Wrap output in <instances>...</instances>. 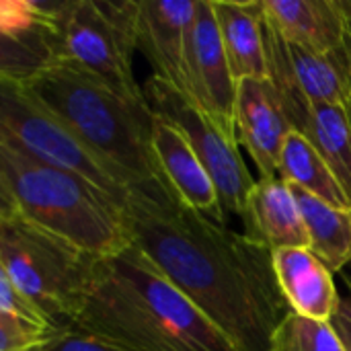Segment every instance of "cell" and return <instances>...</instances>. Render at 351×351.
Instances as JSON below:
<instances>
[{
  "mask_svg": "<svg viewBox=\"0 0 351 351\" xmlns=\"http://www.w3.org/2000/svg\"><path fill=\"white\" fill-rule=\"evenodd\" d=\"M128 218L134 243L237 350H271V337L290 313L271 251L179 202L160 204L144 193L130 204Z\"/></svg>",
  "mask_w": 351,
  "mask_h": 351,
  "instance_id": "1",
  "label": "cell"
},
{
  "mask_svg": "<svg viewBox=\"0 0 351 351\" xmlns=\"http://www.w3.org/2000/svg\"><path fill=\"white\" fill-rule=\"evenodd\" d=\"M72 327L125 351H239L136 243L95 261Z\"/></svg>",
  "mask_w": 351,
  "mask_h": 351,
  "instance_id": "2",
  "label": "cell"
},
{
  "mask_svg": "<svg viewBox=\"0 0 351 351\" xmlns=\"http://www.w3.org/2000/svg\"><path fill=\"white\" fill-rule=\"evenodd\" d=\"M23 88L130 177L144 195L160 204L177 202L154 156V111L148 101L121 97L68 66H56Z\"/></svg>",
  "mask_w": 351,
  "mask_h": 351,
  "instance_id": "3",
  "label": "cell"
},
{
  "mask_svg": "<svg viewBox=\"0 0 351 351\" xmlns=\"http://www.w3.org/2000/svg\"><path fill=\"white\" fill-rule=\"evenodd\" d=\"M0 210L101 259L134 245L128 212L88 181L0 142Z\"/></svg>",
  "mask_w": 351,
  "mask_h": 351,
  "instance_id": "4",
  "label": "cell"
},
{
  "mask_svg": "<svg viewBox=\"0 0 351 351\" xmlns=\"http://www.w3.org/2000/svg\"><path fill=\"white\" fill-rule=\"evenodd\" d=\"M97 257L0 210V274L29 296L56 329L72 327Z\"/></svg>",
  "mask_w": 351,
  "mask_h": 351,
  "instance_id": "5",
  "label": "cell"
},
{
  "mask_svg": "<svg viewBox=\"0 0 351 351\" xmlns=\"http://www.w3.org/2000/svg\"><path fill=\"white\" fill-rule=\"evenodd\" d=\"M140 2L60 0V66H68L132 101H146L132 58L138 49Z\"/></svg>",
  "mask_w": 351,
  "mask_h": 351,
  "instance_id": "6",
  "label": "cell"
},
{
  "mask_svg": "<svg viewBox=\"0 0 351 351\" xmlns=\"http://www.w3.org/2000/svg\"><path fill=\"white\" fill-rule=\"evenodd\" d=\"M0 142L23 154L76 175L109 197L125 212L142 193L136 183L97 154L72 128L35 101L23 86L0 82Z\"/></svg>",
  "mask_w": 351,
  "mask_h": 351,
  "instance_id": "7",
  "label": "cell"
},
{
  "mask_svg": "<svg viewBox=\"0 0 351 351\" xmlns=\"http://www.w3.org/2000/svg\"><path fill=\"white\" fill-rule=\"evenodd\" d=\"M144 95L154 115L173 123L189 140L193 152L216 185L224 218H243L255 181L241 156L237 136L222 130L189 97L156 76L146 80Z\"/></svg>",
  "mask_w": 351,
  "mask_h": 351,
  "instance_id": "8",
  "label": "cell"
},
{
  "mask_svg": "<svg viewBox=\"0 0 351 351\" xmlns=\"http://www.w3.org/2000/svg\"><path fill=\"white\" fill-rule=\"evenodd\" d=\"M58 2H0V82L25 86L60 66Z\"/></svg>",
  "mask_w": 351,
  "mask_h": 351,
  "instance_id": "9",
  "label": "cell"
},
{
  "mask_svg": "<svg viewBox=\"0 0 351 351\" xmlns=\"http://www.w3.org/2000/svg\"><path fill=\"white\" fill-rule=\"evenodd\" d=\"M237 86L210 0H197L185 56V97L222 130L234 134Z\"/></svg>",
  "mask_w": 351,
  "mask_h": 351,
  "instance_id": "10",
  "label": "cell"
},
{
  "mask_svg": "<svg viewBox=\"0 0 351 351\" xmlns=\"http://www.w3.org/2000/svg\"><path fill=\"white\" fill-rule=\"evenodd\" d=\"M269 80L286 99H304L315 105L346 103L341 49L323 56L284 39L265 16Z\"/></svg>",
  "mask_w": 351,
  "mask_h": 351,
  "instance_id": "11",
  "label": "cell"
},
{
  "mask_svg": "<svg viewBox=\"0 0 351 351\" xmlns=\"http://www.w3.org/2000/svg\"><path fill=\"white\" fill-rule=\"evenodd\" d=\"M292 123L284 99L269 78H245L237 86L234 134L259 171V179L278 177L280 158Z\"/></svg>",
  "mask_w": 351,
  "mask_h": 351,
  "instance_id": "12",
  "label": "cell"
},
{
  "mask_svg": "<svg viewBox=\"0 0 351 351\" xmlns=\"http://www.w3.org/2000/svg\"><path fill=\"white\" fill-rule=\"evenodd\" d=\"M193 0H140L138 49L152 66V76L185 95V56Z\"/></svg>",
  "mask_w": 351,
  "mask_h": 351,
  "instance_id": "13",
  "label": "cell"
},
{
  "mask_svg": "<svg viewBox=\"0 0 351 351\" xmlns=\"http://www.w3.org/2000/svg\"><path fill=\"white\" fill-rule=\"evenodd\" d=\"M152 148L160 173L177 202L197 214L226 224L216 185L193 152L189 140L158 115H154L152 121Z\"/></svg>",
  "mask_w": 351,
  "mask_h": 351,
  "instance_id": "14",
  "label": "cell"
},
{
  "mask_svg": "<svg viewBox=\"0 0 351 351\" xmlns=\"http://www.w3.org/2000/svg\"><path fill=\"white\" fill-rule=\"evenodd\" d=\"M271 263L292 313L323 323L333 319L341 296L335 274L308 247L278 249L271 253Z\"/></svg>",
  "mask_w": 351,
  "mask_h": 351,
  "instance_id": "15",
  "label": "cell"
},
{
  "mask_svg": "<svg viewBox=\"0 0 351 351\" xmlns=\"http://www.w3.org/2000/svg\"><path fill=\"white\" fill-rule=\"evenodd\" d=\"M247 234L267 251L308 247V232L300 204L282 177L257 179L243 214Z\"/></svg>",
  "mask_w": 351,
  "mask_h": 351,
  "instance_id": "16",
  "label": "cell"
},
{
  "mask_svg": "<svg viewBox=\"0 0 351 351\" xmlns=\"http://www.w3.org/2000/svg\"><path fill=\"white\" fill-rule=\"evenodd\" d=\"M276 31L315 53L331 56L346 45L348 19L341 0H263Z\"/></svg>",
  "mask_w": 351,
  "mask_h": 351,
  "instance_id": "17",
  "label": "cell"
},
{
  "mask_svg": "<svg viewBox=\"0 0 351 351\" xmlns=\"http://www.w3.org/2000/svg\"><path fill=\"white\" fill-rule=\"evenodd\" d=\"M210 2L234 80L241 82L245 78H269L263 0Z\"/></svg>",
  "mask_w": 351,
  "mask_h": 351,
  "instance_id": "18",
  "label": "cell"
},
{
  "mask_svg": "<svg viewBox=\"0 0 351 351\" xmlns=\"http://www.w3.org/2000/svg\"><path fill=\"white\" fill-rule=\"evenodd\" d=\"M284 99L290 123L319 150L351 202V121L341 105Z\"/></svg>",
  "mask_w": 351,
  "mask_h": 351,
  "instance_id": "19",
  "label": "cell"
},
{
  "mask_svg": "<svg viewBox=\"0 0 351 351\" xmlns=\"http://www.w3.org/2000/svg\"><path fill=\"white\" fill-rule=\"evenodd\" d=\"M292 189L304 216L308 249L333 274L346 271L351 265V208H335L298 187Z\"/></svg>",
  "mask_w": 351,
  "mask_h": 351,
  "instance_id": "20",
  "label": "cell"
},
{
  "mask_svg": "<svg viewBox=\"0 0 351 351\" xmlns=\"http://www.w3.org/2000/svg\"><path fill=\"white\" fill-rule=\"evenodd\" d=\"M278 177L329 206L351 208L350 197L337 181L335 173L329 169L319 150L308 142V138H304L296 130H292L286 138Z\"/></svg>",
  "mask_w": 351,
  "mask_h": 351,
  "instance_id": "21",
  "label": "cell"
},
{
  "mask_svg": "<svg viewBox=\"0 0 351 351\" xmlns=\"http://www.w3.org/2000/svg\"><path fill=\"white\" fill-rule=\"evenodd\" d=\"M269 351H346L333 327L296 313H288L271 337Z\"/></svg>",
  "mask_w": 351,
  "mask_h": 351,
  "instance_id": "22",
  "label": "cell"
},
{
  "mask_svg": "<svg viewBox=\"0 0 351 351\" xmlns=\"http://www.w3.org/2000/svg\"><path fill=\"white\" fill-rule=\"evenodd\" d=\"M58 329L0 315V351H35Z\"/></svg>",
  "mask_w": 351,
  "mask_h": 351,
  "instance_id": "23",
  "label": "cell"
},
{
  "mask_svg": "<svg viewBox=\"0 0 351 351\" xmlns=\"http://www.w3.org/2000/svg\"><path fill=\"white\" fill-rule=\"evenodd\" d=\"M0 315H8L21 321L56 329L47 315L29 296H25L4 274H0Z\"/></svg>",
  "mask_w": 351,
  "mask_h": 351,
  "instance_id": "24",
  "label": "cell"
},
{
  "mask_svg": "<svg viewBox=\"0 0 351 351\" xmlns=\"http://www.w3.org/2000/svg\"><path fill=\"white\" fill-rule=\"evenodd\" d=\"M35 351H125L115 343L101 339L93 333H86L76 327L58 329L43 346Z\"/></svg>",
  "mask_w": 351,
  "mask_h": 351,
  "instance_id": "25",
  "label": "cell"
},
{
  "mask_svg": "<svg viewBox=\"0 0 351 351\" xmlns=\"http://www.w3.org/2000/svg\"><path fill=\"white\" fill-rule=\"evenodd\" d=\"M339 276H341L346 292L339 296L337 311H335L333 319L329 321V325L333 327L335 335L339 337L343 350L351 351V276L348 271H341Z\"/></svg>",
  "mask_w": 351,
  "mask_h": 351,
  "instance_id": "26",
  "label": "cell"
},
{
  "mask_svg": "<svg viewBox=\"0 0 351 351\" xmlns=\"http://www.w3.org/2000/svg\"><path fill=\"white\" fill-rule=\"evenodd\" d=\"M341 64H343V76H346V103L343 109L351 121V41L346 39V45L341 47Z\"/></svg>",
  "mask_w": 351,
  "mask_h": 351,
  "instance_id": "27",
  "label": "cell"
},
{
  "mask_svg": "<svg viewBox=\"0 0 351 351\" xmlns=\"http://www.w3.org/2000/svg\"><path fill=\"white\" fill-rule=\"evenodd\" d=\"M343 2V12H346V19H348V37L351 41V0H341Z\"/></svg>",
  "mask_w": 351,
  "mask_h": 351,
  "instance_id": "28",
  "label": "cell"
},
{
  "mask_svg": "<svg viewBox=\"0 0 351 351\" xmlns=\"http://www.w3.org/2000/svg\"><path fill=\"white\" fill-rule=\"evenodd\" d=\"M346 271H348V274H350V276H351V265H350V267H348V269H346Z\"/></svg>",
  "mask_w": 351,
  "mask_h": 351,
  "instance_id": "29",
  "label": "cell"
}]
</instances>
